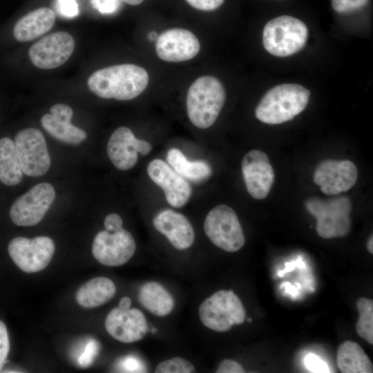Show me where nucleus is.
Wrapping results in <instances>:
<instances>
[{
	"instance_id": "nucleus-1",
	"label": "nucleus",
	"mask_w": 373,
	"mask_h": 373,
	"mask_svg": "<svg viewBox=\"0 0 373 373\" xmlns=\"http://www.w3.org/2000/svg\"><path fill=\"white\" fill-rule=\"evenodd\" d=\"M87 84L90 91L101 98L129 100L146 89L149 75L135 64L114 65L93 73Z\"/></svg>"
},
{
	"instance_id": "nucleus-2",
	"label": "nucleus",
	"mask_w": 373,
	"mask_h": 373,
	"mask_svg": "<svg viewBox=\"0 0 373 373\" xmlns=\"http://www.w3.org/2000/svg\"><path fill=\"white\" fill-rule=\"evenodd\" d=\"M310 92L296 84H283L270 89L257 106L255 115L258 120L279 124L292 119L307 106Z\"/></svg>"
},
{
	"instance_id": "nucleus-3",
	"label": "nucleus",
	"mask_w": 373,
	"mask_h": 373,
	"mask_svg": "<svg viewBox=\"0 0 373 373\" xmlns=\"http://www.w3.org/2000/svg\"><path fill=\"white\" fill-rule=\"evenodd\" d=\"M226 98L223 85L217 78L202 76L190 86L186 106L191 122L199 128H207L216 121Z\"/></svg>"
},
{
	"instance_id": "nucleus-4",
	"label": "nucleus",
	"mask_w": 373,
	"mask_h": 373,
	"mask_svg": "<svg viewBox=\"0 0 373 373\" xmlns=\"http://www.w3.org/2000/svg\"><path fill=\"white\" fill-rule=\"evenodd\" d=\"M308 29L300 19L283 15L269 21L262 32V43L271 55L284 57L300 51L305 45Z\"/></svg>"
},
{
	"instance_id": "nucleus-5",
	"label": "nucleus",
	"mask_w": 373,
	"mask_h": 373,
	"mask_svg": "<svg viewBox=\"0 0 373 373\" xmlns=\"http://www.w3.org/2000/svg\"><path fill=\"white\" fill-rule=\"evenodd\" d=\"M306 208L316 219V229L320 237L339 238L350 232L352 203L348 198H311L306 202Z\"/></svg>"
},
{
	"instance_id": "nucleus-6",
	"label": "nucleus",
	"mask_w": 373,
	"mask_h": 373,
	"mask_svg": "<svg viewBox=\"0 0 373 373\" xmlns=\"http://www.w3.org/2000/svg\"><path fill=\"white\" fill-rule=\"evenodd\" d=\"M198 314L204 326L218 332L243 323L246 317L242 303L233 290H220L213 294L200 304Z\"/></svg>"
},
{
	"instance_id": "nucleus-7",
	"label": "nucleus",
	"mask_w": 373,
	"mask_h": 373,
	"mask_svg": "<svg viewBox=\"0 0 373 373\" xmlns=\"http://www.w3.org/2000/svg\"><path fill=\"white\" fill-rule=\"evenodd\" d=\"M204 231L212 243L227 252L240 250L245 242L236 213L225 204H219L208 213Z\"/></svg>"
},
{
	"instance_id": "nucleus-8",
	"label": "nucleus",
	"mask_w": 373,
	"mask_h": 373,
	"mask_svg": "<svg viewBox=\"0 0 373 373\" xmlns=\"http://www.w3.org/2000/svg\"><path fill=\"white\" fill-rule=\"evenodd\" d=\"M55 249L53 240L47 236L32 239L19 236L12 239L8 246L12 261L26 273L44 269L50 262Z\"/></svg>"
},
{
	"instance_id": "nucleus-9",
	"label": "nucleus",
	"mask_w": 373,
	"mask_h": 373,
	"mask_svg": "<svg viewBox=\"0 0 373 373\" xmlns=\"http://www.w3.org/2000/svg\"><path fill=\"white\" fill-rule=\"evenodd\" d=\"M14 143L23 173L38 177L48 171L50 157L45 137L39 130L29 128L20 131L16 135Z\"/></svg>"
},
{
	"instance_id": "nucleus-10",
	"label": "nucleus",
	"mask_w": 373,
	"mask_h": 373,
	"mask_svg": "<svg viewBox=\"0 0 373 373\" xmlns=\"http://www.w3.org/2000/svg\"><path fill=\"white\" fill-rule=\"evenodd\" d=\"M55 197V189L50 184L42 182L34 186L12 204L10 209L12 222L21 227L38 224L48 211Z\"/></svg>"
},
{
	"instance_id": "nucleus-11",
	"label": "nucleus",
	"mask_w": 373,
	"mask_h": 373,
	"mask_svg": "<svg viewBox=\"0 0 373 373\" xmlns=\"http://www.w3.org/2000/svg\"><path fill=\"white\" fill-rule=\"evenodd\" d=\"M136 250V243L131 233L122 228L116 232L99 231L95 237L92 253L101 264L117 267L127 262Z\"/></svg>"
},
{
	"instance_id": "nucleus-12",
	"label": "nucleus",
	"mask_w": 373,
	"mask_h": 373,
	"mask_svg": "<svg viewBox=\"0 0 373 373\" xmlns=\"http://www.w3.org/2000/svg\"><path fill=\"white\" fill-rule=\"evenodd\" d=\"M75 49V41L64 31L52 32L35 43L29 49V57L37 68L52 69L64 64Z\"/></svg>"
},
{
	"instance_id": "nucleus-13",
	"label": "nucleus",
	"mask_w": 373,
	"mask_h": 373,
	"mask_svg": "<svg viewBox=\"0 0 373 373\" xmlns=\"http://www.w3.org/2000/svg\"><path fill=\"white\" fill-rule=\"evenodd\" d=\"M358 178V170L351 161L326 160L316 167L314 182L327 195H334L350 189Z\"/></svg>"
},
{
	"instance_id": "nucleus-14",
	"label": "nucleus",
	"mask_w": 373,
	"mask_h": 373,
	"mask_svg": "<svg viewBox=\"0 0 373 373\" xmlns=\"http://www.w3.org/2000/svg\"><path fill=\"white\" fill-rule=\"evenodd\" d=\"M242 177L247 190L256 200L265 198L274 181V172L267 155L259 150H251L242 158Z\"/></svg>"
},
{
	"instance_id": "nucleus-15",
	"label": "nucleus",
	"mask_w": 373,
	"mask_h": 373,
	"mask_svg": "<svg viewBox=\"0 0 373 373\" xmlns=\"http://www.w3.org/2000/svg\"><path fill=\"white\" fill-rule=\"evenodd\" d=\"M151 180L164 191L167 202L180 208L190 199L192 189L188 181L160 159L151 161L147 166Z\"/></svg>"
},
{
	"instance_id": "nucleus-16",
	"label": "nucleus",
	"mask_w": 373,
	"mask_h": 373,
	"mask_svg": "<svg viewBox=\"0 0 373 373\" xmlns=\"http://www.w3.org/2000/svg\"><path fill=\"white\" fill-rule=\"evenodd\" d=\"M200 44L196 36L186 29L171 28L156 39L155 50L160 59L169 62L188 61L197 55Z\"/></svg>"
},
{
	"instance_id": "nucleus-17",
	"label": "nucleus",
	"mask_w": 373,
	"mask_h": 373,
	"mask_svg": "<svg viewBox=\"0 0 373 373\" xmlns=\"http://www.w3.org/2000/svg\"><path fill=\"white\" fill-rule=\"evenodd\" d=\"M105 328L113 338L125 343L140 341L149 329L142 312L136 308L124 310L118 307L113 309L107 315Z\"/></svg>"
},
{
	"instance_id": "nucleus-18",
	"label": "nucleus",
	"mask_w": 373,
	"mask_h": 373,
	"mask_svg": "<svg viewBox=\"0 0 373 373\" xmlns=\"http://www.w3.org/2000/svg\"><path fill=\"white\" fill-rule=\"evenodd\" d=\"M153 224L178 250L186 249L193 244L195 232L193 226L188 218L179 212L163 210L153 218Z\"/></svg>"
},
{
	"instance_id": "nucleus-19",
	"label": "nucleus",
	"mask_w": 373,
	"mask_h": 373,
	"mask_svg": "<svg viewBox=\"0 0 373 373\" xmlns=\"http://www.w3.org/2000/svg\"><path fill=\"white\" fill-rule=\"evenodd\" d=\"M50 114H45L41 124L45 130L57 140L69 144L77 145L87 137L86 133L70 123L73 115L67 104H57L50 109Z\"/></svg>"
},
{
	"instance_id": "nucleus-20",
	"label": "nucleus",
	"mask_w": 373,
	"mask_h": 373,
	"mask_svg": "<svg viewBox=\"0 0 373 373\" xmlns=\"http://www.w3.org/2000/svg\"><path fill=\"white\" fill-rule=\"evenodd\" d=\"M137 140L132 131L126 126L119 127L112 133L107 144V153L116 168L126 171L135 165L138 157Z\"/></svg>"
},
{
	"instance_id": "nucleus-21",
	"label": "nucleus",
	"mask_w": 373,
	"mask_h": 373,
	"mask_svg": "<svg viewBox=\"0 0 373 373\" xmlns=\"http://www.w3.org/2000/svg\"><path fill=\"white\" fill-rule=\"evenodd\" d=\"M55 22V15L48 8L36 9L20 18L13 29L15 38L19 41H28L50 30Z\"/></svg>"
},
{
	"instance_id": "nucleus-22",
	"label": "nucleus",
	"mask_w": 373,
	"mask_h": 373,
	"mask_svg": "<svg viewBox=\"0 0 373 373\" xmlns=\"http://www.w3.org/2000/svg\"><path fill=\"white\" fill-rule=\"evenodd\" d=\"M116 287L106 277H96L81 286L77 291V302L86 308L99 307L108 302L115 294Z\"/></svg>"
},
{
	"instance_id": "nucleus-23",
	"label": "nucleus",
	"mask_w": 373,
	"mask_h": 373,
	"mask_svg": "<svg viewBox=\"0 0 373 373\" xmlns=\"http://www.w3.org/2000/svg\"><path fill=\"white\" fill-rule=\"evenodd\" d=\"M138 299L145 309L156 316H167L175 306L172 295L157 282H148L142 285Z\"/></svg>"
},
{
	"instance_id": "nucleus-24",
	"label": "nucleus",
	"mask_w": 373,
	"mask_h": 373,
	"mask_svg": "<svg viewBox=\"0 0 373 373\" xmlns=\"http://www.w3.org/2000/svg\"><path fill=\"white\" fill-rule=\"evenodd\" d=\"M336 363L343 373H372V363L356 342L346 341L338 348Z\"/></svg>"
},
{
	"instance_id": "nucleus-25",
	"label": "nucleus",
	"mask_w": 373,
	"mask_h": 373,
	"mask_svg": "<svg viewBox=\"0 0 373 373\" xmlns=\"http://www.w3.org/2000/svg\"><path fill=\"white\" fill-rule=\"evenodd\" d=\"M169 165L186 180L200 182L211 175V168L203 160H189L184 153L175 148L170 149L166 155Z\"/></svg>"
},
{
	"instance_id": "nucleus-26",
	"label": "nucleus",
	"mask_w": 373,
	"mask_h": 373,
	"mask_svg": "<svg viewBox=\"0 0 373 373\" xmlns=\"http://www.w3.org/2000/svg\"><path fill=\"white\" fill-rule=\"evenodd\" d=\"M22 173L14 142L9 137L0 139V181L16 185L21 182Z\"/></svg>"
},
{
	"instance_id": "nucleus-27",
	"label": "nucleus",
	"mask_w": 373,
	"mask_h": 373,
	"mask_svg": "<svg viewBox=\"0 0 373 373\" xmlns=\"http://www.w3.org/2000/svg\"><path fill=\"white\" fill-rule=\"evenodd\" d=\"M356 307L358 311V320L356 330L360 337L367 343L373 344V300L367 298L357 300Z\"/></svg>"
},
{
	"instance_id": "nucleus-28",
	"label": "nucleus",
	"mask_w": 373,
	"mask_h": 373,
	"mask_svg": "<svg viewBox=\"0 0 373 373\" xmlns=\"http://www.w3.org/2000/svg\"><path fill=\"white\" fill-rule=\"evenodd\" d=\"M193 365L186 359L175 357L160 362L156 367V373H191L195 372Z\"/></svg>"
},
{
	"instance_id": "nucleus-29",
	"label": "nucleus",
	"mask_w": 373,
	"mask_h": 373,
	"mask_svg": "<svg viewBox=\"0 0 373 373\" xmlns=\"http://www.w3.org/2000/svg\"><path fill=\"white\" fill-rule=\"evenodd\" d=\"M369 0H332L333 9L338 13H348L364 7Z\"/></svg>"
},
{
	"instance_id": "nucleus-30",
	"label": "nucleus",
	"mask_w": 373,
	"mask_h": 373,
	"mask_svg": "<svg viewBox=\"0 0 373 373\" xmlns=\"http://www.w3.org/2000/svg\"><path fill=\"white\" fill-rule=\"evenodd\" d=\"M306 368L311 372H330L327 363L318 356L309 353L304 359Z\"/></svg>"
},
{
	"instance_id": "nucleus-31",
	"label": "nucleus",
	"mask_w": 373,
	"mask_h": 373,
	"mask_svg": "<svg viewBox=\"0 0 373 373\" xmlns=\"http://www.w3.org/2000/svg\"><path fill=\"white\" fill-rule=\"evenodd\" d=\"M10 351V341L7 327L0 320V372L7 359Z\"/></svg>"
},
{
	"instance_id": "nucleus-32",
	"label": "nucleus",
	"mask_w": 373,
	"mask_h": 373,
	"mask_svg": "<svg viewBox=\"0 0 373 373\" xmlns=\"http://www.w3.org/2000/svg\"><path fill=\"white\" fill-rule=\"evenodd\" d=\"M57 12L64 17L73 18L79 14V6L76 0H57Z\"/></svg>"
},
{
	"instance_id": "nucleus-33",
	"label": "nucleus",
	"mask_w": 373,
	"mask_h": 373,
	"mask_svg": "<svg viewBox=\"0 0 373 373\" xmlns=\"http://www.w3.org/2000/svg\"><path fill=\"white\" fill-rule=\"evenodd\" d=\"M92 6L100 13L109 15L117 12L120 6L121 0H89Z\"/></svg>"
},
{
	"instance_id": "nucleus-34",
	"label": "nucleus",
	"mask_w": 373,
	"mask_h": 373,
	"mask_svg": "<svg viewBox=\"0 0 373 373\" xmlns=\"http://www.w3.org/2000/svg\"><path fill=\"white\" fill-rule=\"evenodd\" d=\"M98 345L97 342L94 340L90 341L78 359L80 365L82 367L89 365L92 363L94 356L96 355Z\"/></svg>"
},
{
	"instance_id": "nucleus-35",
	"label": "nucleus",
	"mask_w": 373,
	"mask_h": 373,
	"mask_svg": "<svg viewBox=\"0 0 373 373\" xmlns=\"http://www.w3.org/2000/svg\"><path fill=\"white\" fill-rule=\"evenodd\" d=\"M195 9L203 11H212L222 5L224 0H186Z\"/></svg>"
},
{
	"instance_id": "nucleus-36",
	"label": "nucleus",
	"mask_w": 373,
	"mask_h": 373,
	"mask_svg": "<svg viewBox=\"0 0 373 373\" xmlns=\"http://www.w3.org/2000/svg\"><path fill=\"white\" fill-rule=\"evenodd\" d=\"M216 373H242L245 372L240 364L230 359H224L220 362Z\"/></svg>"
},
{
	"instance_id": "nucleus-37",
	"label": "nucleus",
	"mask_w": 373,
	"mask_h": 373,
	"mask_svg": "<svg viewBox=\"0 0 373 373\" xmlns=\"http://www.w3.org/2000/svg\"><path fill=\"white\" fill-rule=\"evenodd\" d=\"M104 224L106 231L116 232L123 228V221L120 216L113 213L106 216Z\"/></svg>"
},
{
	"instance_id": "nucleus-38",
	"label": "nucleus",
	"mask_w": 373,
	"mask_h": 373,
	"mask_svg": "<svg viewBox=\"0 0 373 373\" xmlns=\"http://www.w3.org/2000/svg\"><path fill=\"white\" fill-rule=\"evenodd\" d=\"M136 150L137 153L146 155L151 151L152 146L149 142L146 140L137 139Z\"/></svg>"
},
{
	"instance_id": "nucleus-39",
	"label": "nucleus",
	"mask_w": 373,
	"mask_h": 373,
	"mask_svg": "<svg viewBox=\"0 0 373 373\" xmlns=\"http://www.w3.org/2000/svg\"><path fill=\"white\" fill-rule=\"evenodd\" d=\"M285 268L278 273V276L279 277H282L285 273L291 271L292 269H295L296 266L301 265L303 267H304L305 264L303 263L302 260L299 258L296 261L287 262L285 264Z\"/></svg>"
},
{
	"instance_id": "nucleus-40",
	"label": "nucleus",
	"mask_w": 373,
	"mask_h": 373,
	"mask_svg": "<svg viewBox=\"0 0 373 373\" xmlns=\"http://www.w3.org/2000/svg\"><path fill=\"white\" fill-rule=\"evenodd\" d=\"M281 288H284L287 293L294 296L298 293V287L292 286L289 282H285L281 284Z\"/></svg>"
},
{
	"instance_id": "nucleus-41",
	"label": "nucleus",
	"mask_w": 373,
	"mask_h": 373,
	"mask_svg": "<svg viewBox=\"0 0 373 373\" xmlns=\"http://www.w3.org/2000/svg\"><path fill=\"white\" fill-rule=\"evenodd\" d=\"M131 298L128 296H124L119 300L118 307L121 309L127 310L131 308Z\"/></svg>"
},
{
	"instance_id": "nucleus-42",
	"label": "nucleus",
	"mask_w": 373,
	"mask_h": 373,
	"mask_svg": "<svg viewBox=\"0 0 373 373\" xmlns=\"http://www.w3.org/2000/svg\"><path fill=\"white\" fill-rule=\"evenodd\" d=\"M122 1L131 6H137L144 1V0H122Z\"/></svg>"
},
{
	"instance_id": "nucleus-43",
	"label": "nucleus",
	"mask_w": 373,
	"mask_h": 373,
	"mask_svg": "<svg viewBox=\"0 0 373 373\" xmlns=\"http://www.w3.org/2000/svg\"><path fill=\"white\" fill-rule=\"evenodd\" d=\"M367 250L370 254H373V238L371 236L367 244Z\"/></svg>"
},
{
	"instance_id": "nucleus-44",
	"label": "nucleus",
	"mask_w": 373,
	"mask_h": 373,
	"mask_svg": "<svg viewBox=\"0 0 373 373\" xmlns=\"http://www.w3.org/2000/svg\"><path fill=\"white\" fill-rule=\"evenodd\" d=\"M149 39L150 41L156 40L158 37L157 34L155 32H151L148 35Z\"/></svg>"
},
{
	"instance_id": "nucleus-45",
	"label": "nucleus",
	"mask_w": 373,
	"mask_h": 373,
	"mask_svg": "<svg viewBox=\"0 0 373 373\" xmlns=\"http://www.w3.org/2000/svg\"><path fill=\"white\" fill-rule=\"evenodd\" d=\"M251 321H252V320H251V318H249L247 319V322H248V323H251Z\"/></svg>"
}]
</instances>
